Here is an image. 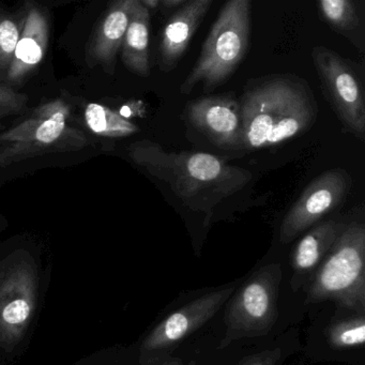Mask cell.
I'll return each mask as SVG.
<instances>
[{
    "label": "cell",
    "mask_w": 365,
    "mask_h": 365,
    "mask_svg": "<svg viewBox=\"0 0 365 365\" xmlns=\"http://www.w3.org/2000/svg\"><path fill=\"white\" fill-rule=\"evenodd\" d=\"M329 344L334 349L362 347L365 341L364 314L339 320L327 330Z\"/></svg>",
    "instance_id": "d6986e66"
},
{
    "label": "cell",
    "mask_w": 365,
    "mask_h": 365,
    "mask_svg": "<svg viewBox=\"0 0 365 365\" xmlns=\"http://www.w3.org/2000/svg\"><path fill=\"white\" fill-rule=\"evenodd\" d=\"M346 225L341 220H328L314 225L301 238L292 256L294 281L317 270Z\"/></svg>",
    "instance_id": "9a60e30c"
},
{
    "label": "cell",
    "mask_w": 365,
    "mask_h": 365,
    "mask_svg": "<svg viewBox=\"0 0 365 365\" xmlns=\"http://www.w3.org/2000/svg\"><path fill=\"white\" fill-rule=\"evenodd\" d=\"M332 300L358 314L365 311V226L347 223L315 271L307 304Z\"/></svg>",
    "instance_id": "5b68a950"
},
{
    "label": "cell",
    "mask_w": 365,
    "mask_h": 365,
    "mask_svg": "<svg viewBox=\"0 0 365 365\" xmlns=\"http://www.w3.org/2000/svg\"><path fill=\"white\" fill-rule=\"evenodd\" d=\"M320 89L345 133L365 140V93L356 66L326 46L312 48Z\"/></svg>",
    "instance_id": "ba28073f"
},
{
    "label": "cell",
    "mask_w": 365,
    "mask_h": 365,
    "mask_svg": "<svg viewBox=\"0 0 365 365\" xmlns=\"http://www.w3.org/2000/svg\"><path fill=\"white\" fill-rule=\"evenodd\" d=\"M187 0H161L160 6H162L163 9H179L187 4Z\"/></svg>",
    "instance_id": "603a6c76"
},
{
    "label": "cell",
    "mask_w": 365,
    "mask_h": 365,
    "mask_svg": "<svg viewBox=\"0 0 365 365\" xmlns=\"http://www.w3.org/2000/svg\"><path fill=\"white\" fill-rule=\"evenodd\" d=\"M23 23L11 14H0V76H7L14 61Z\"/></svg>",
    "instance_id": "ffe728a7"
},
{
    "label": "cell",
    "mask_w": 365,
    "mask_h": 365,
    "mask_svg": "<svg viewBox=\"0 0 365 365\" xmlns=\"http://www.w3.org/2000/svg\"><path fill=\"white\" fill-rule=\"evenodd\" d=\"M88 138L63 99L34 108L18 125L0 134V168L48 153L84 149Z\"/></svg>",
    "instance_id": "277c9868"
},
{
    "label": "cell",
    "mask_w": 365,
    "mask_h": 365,
    "mask_svg": "<svg viewBox=\"0 0 365 365\" xmlns=\"http://www.w3.org/2000/svg\"><path fill=\"white\" fill-rule=\"evenodd\" d=\"M242 149L270 148L313 128L318 104L309 82L294 73L250 78L239 98Z\"/></svg>",
    "instance_id": "7a4b0ae2"
},
{
    "label": "cell",
    "mask_w": 365,
    "mask_h": 365,
    "mask_svg": "<svg viewBox=\"0 0 365 365\" xmlns=\"http://www.w3.org/2000/svg\"><path fill=\"white\" fill-rule=\"evenodd\" d=\"M128 153L134 163L165 182L187 208L207 215L253 178L249 170L228 165L211 153L166 151L149 140L132 143Z\"/></svg>",
    "instance_id": "6da1fadb"
},
{
    "label": "cell",
    "mask_w": 365,
    "mask_h": 365,
    "mask_svg": "<svg viewBox=\"0 0 365 365\" xmlns=\"http://www.w3.org/2000/svg\"><path fill=\"white\" fill-rule=\"evenodd\" d=\"M135 0H118L110 6L100 20L89 42L86 63L89 67L101 66L108 74H114L117 55L129 25Z\"/></svg>",
    "instance_id": "5bb4252c"
},
{
    "label": "cell",
    "mask_w": 365,
    "mask_h": 365,
    "mask_svg": "<svg viewBox=\"0 0 365 365\" xmlns=\"http://www.w3.org/2000/svg\"><path fill=\"white\" fill-rule=\"evenodd\" d=\"M147 365H196L194 361H190V362H183L181 359L178 358H170L165 359V360L159 361V362L151 363V364Z\"/></svg>",
    "instance_id": "cb8c5ba5"
},
{
    "label": "cell",
    "mask_w": 365,
    "mask_h": 365,
    "mask_svg": "<svg viewBox=\"0 0 365 365\" xmlns=\"http://www.w3.org/2000/svg\"><path fill=\"white\" fill-rule=\"evenodd\" d=\"M84 119L88 129L101 138H125L140 131L138 125L101 104H87Z\"/></svg>",
    "instance_id": "ac0fdd59"
},
{
    "label": "cell",
    "mask_w": 365,
    "mask_h": 365,
    "mask_svg": "<svg viewBox=\"0 0 365 365\" xmlns=\"http://www.w3.org/2000/svg\"><path fill=\"white\" fill-rule=\"evenodd\" d=\"M251 0H230L202 43L200 57L180 85V93L189 95L198 84L210 95L227 82L247 56L251 37Z\"/></svg>",
    "instance_id": "3957f363"
},
{
    "label": "cell",
    "mask_w": 365,
    "mask_h": 365,
    "mask_svg": "<svg viewBox=\"0 0 365 365\" xmlns=\"http://www.w3.org/2000/svg\"><path fill=\"white\" fill-rule=\"evenodd\" d=\"M317 5L322 20L360 53H364V11L360 3L354 0H319Z\"/></svg>",
    "instance_id": "e0dca14e"
},
{
    "label": "cell",
    "mask_w": 365,
    "mask_h": 365,
    "mask_svg": "<svg viewBox=\"0 0 365 365\" xmlns=\"http://www.w3.org/2000/svg\"><path fill=\"white\" fill-rule=\"evenodd\" d=\"M50 34V16L46 10L37 4H29L14 61L6 76L9 84L25 82L38 69L46 57Z\"/></svg>",
    "instance_id": "7c38bea8"
},
{
    "label": "cell",
    "mask_w": 365,
    "mask_h": 365,
    "mask_svg": "<svg viewBox=\"0 0 365 365\" xmlns=\"http://www.w3.org/2000/svg\"><path fill=\"white\" fill-rule=\"evenodd\" d=\"M281 282V264H268L254 272L237 294L230 297L224 316L226 333L221 348L236 339L269 333L279 317Z\"/></svg>",
    "instance_id": "52a82bcc"
},
{
    "label": "cell",
    "mask_w": 365,
    "mask_h": 365,
    "mask_svg": "<svg viewBox=\"0 0 365 365\" xmlns=\"http://www.w3.org/2000/svg\"><path fill=\"white\" fill-rule=\"evenodd\" d=\"M281 358V349L264 350L258 354L243 358L237 365H277Z\"/></svg>",
    "instance_id": "7402d4cb"
},
{
    "label": "cell",
    "mask_w": 365,
    "mask_h": 365,
    "mask_svg": "<svg viewBox=\"0 0 365 365\" xmlns=\"http://www.w3.org/2000/svg\"><path fill=\"white\" fill-rule=\"evenodd\" d=\"M185 113L190 123L215 146L242 149L240 101L234 93L202 96L187 103Z\"/></svg>",
    "instance_id": "8fae6325"
},
{
    "label": "cell",
    "mask_w": 365,
    "mask_h": 365,
    "mask_svg": "<svg viewBox=\"0 0 365 365\" xmlns=\"http://www.w3.org/2000/svg\"><path fill=\"white\" fill-rule=\"evenodd\" d=\"M39 271L29 252L0 262V348L12 351L24 339L38 307Z\"/></svg>",
    "instance_id": "8992f818"
},
{
    "label": "cell",
    "mask_w": 365,
    "mask_h": 365,
    "mask_svg": "<svg viewBox=\"0 0 365 365\" xmlns=\"http://www.w3.org/2000/svg\"><path fill=\"white\" fill-rule=\"evenodd\" d=\"M351 187V175L344 168H332L314 178L284 217L279 241L284 245L292 242L322 217L341 207Z\"/></svg>",
    "instance_id": "30bf717a"
},
{
    "label": "cell",
    "mask_w": 365,
    "mask_h": 365,
    "mask_svg": "<svg viewBox=\"0 0 365 365\" xmlns=\"http://www.w3.org/2000/svg\"><path fill=\"white\" fill-rule=\"evenodd\" d=\"M234 286L194 299L162 320L143 341L140 362L144 365L170 358L183 339L206 324L234 294Z\"/></svg>",
    "instance_id": "9c48e42d"
},
{
    "label": "cell",
    "mask_w": 365,
    "mask_h": 365,
    "mask_svg": "<svg viewBox=\"0 0 365 365\" xmlns=\"http://www.w3.org/2000/svg\"><path fill=\"white\" fill-rule=\"evenodd\" d=\"M212 4V0H187L168 19L160 42L161 71L168 73L176 69Z\"/></svg>",
    "instance_id": "4fadbf2b"
},
{
    "label": "cell",
    "mask_w": 365,
    "mask_h": 365,
    "mask_svg": "<svg viewBox=\"0 0 365 365\" xmlns=\"http://www.w3.org/2000/svg\"><path fill=\"white\" fill-rule=\"evenodd\" d=\"M150 19L151 14L148 10L143 7L140 0H135L121 46V61L123 65L130 72L140 78H148L150 76Z\"/></svg>",
    "instance_id": "2e32d148"
},
{
    "label": "cell",
    "mask_w": 365,
    "mask_h": 365,
    "mask_svg": "<svg viewBox=\"0 0 365 365\" xmlns=\"http://www.w3.org/2000/svg\"><path fill=\"white\" fill-rule=\"evenodd\" d=\"M143 7L146 8L150 14L151 10L153 11H157L160 7V0H140Z\"/></svg>",
    "instance_id": "d4e9b609"
},
{
    "label": "cell",
    "mask_w": 365,
    "mask_h": 365,
    "mask_svg": "<svg viewBox=\"0 0 365 365\" xmlns=\"http://www.w3.org/2000/svg\"><path fill=\"white\" fill-rule=\"evenodd\" d=\"M27 101L24 93H16L9 85H0V119L22 112Z\"/></svg>",
    "instance_id": "44dd1931"
}]
</instances>
